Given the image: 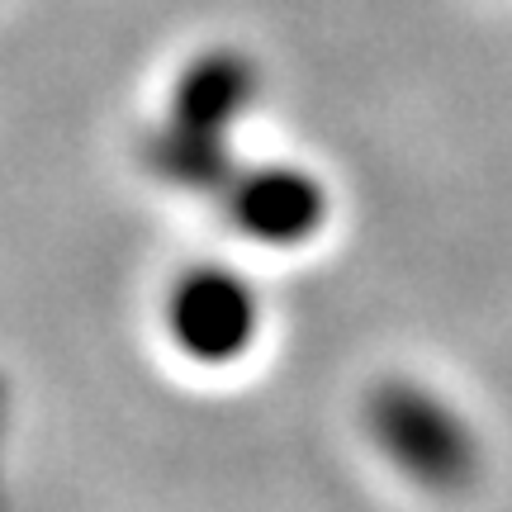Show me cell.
<instances>
[{"label": "cell", "instance_id": "7a4b0ae2", "mask_svg": "<svg viewBox=\"0 0 512 512\" xmlns=\"http://www.w3.org/2000/svg\"><path fill=\"white\" fill-rule=\"evenodd\" d=\"M242 228L256 238L271 242H294L318 228V185L299 171H271L256 176L242 190Z\"/></svg>", "mask_w": 512, "mask_h": 512}, {"label": "cell", "instance_id": "6da1fadb", "mask_svg": "<svg viewBox=\"0 0 512 512\" xmlns=\"http://www.w3.org/2000/svg\"><path fill=\"white\" fill-rule=\"evenodd\" d=\"M166 332L200 366H233L261 337V294L233 266H195L166 294Z\"/></svg>", "mask_w": 512, "mask_h": 512}]
</instances>
